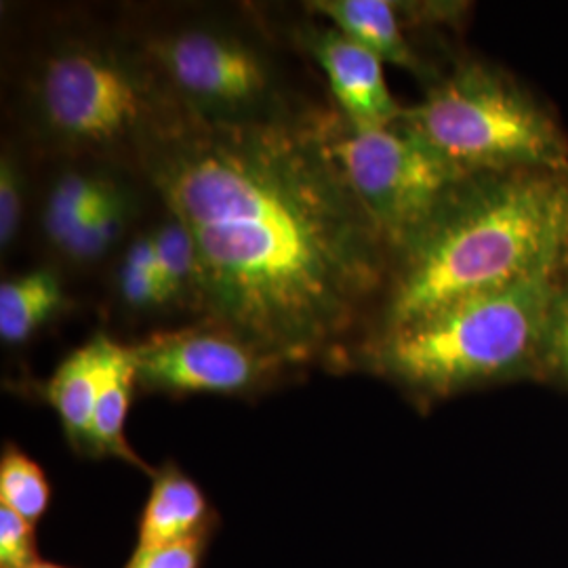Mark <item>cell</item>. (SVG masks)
I'll return each mask as SVG.
<instances>
[{"instance_id":"cell-1","label":"cell","mask_w":568,"mask_h":568,"mask_svg":"<svg viewBox=\"0 0 568 568\" xmlns=\"http://www.w3.org/2000/svg\"><path fill=\"white\" fill-rule=\"evenodd\" d=\"M314 122L187 121L142 178L194 239L201 321L297 373H339L371 331L392 255Z\"/></svg>"},{"instance_id":"cell-2","label":"cell","mask_w":568,"mask_h":568,"mask_svg":"<svg viewBox=\"0 0 568 568\" xmlns=\"http://www.w3.org/2000/svg\"><path fill=\"white\" fill-rule=\"evenodd\" d=\"M11 116L47 161H93L142 175L143 161L190 121L124 11H49L9 58Z\"/></svg>"},{"instance_id":"cell-3","label":"cell","mask_w":568,"mask_h":568,"mask_svg":"<svg viewBox=\"0 0 568 568\" xmlns=\"http://www.w3.org/2000/svg\"><path fill=\"white\" fill-rule=\"evenodd\" d=\"M568 265V169L469 175L392 260L368 335Z\"/></svg>"},{"instance_id":"cell-4","label":"cell","mask_w":568,"mask_h":568,"mask_svg":"<svg viewBox=\"0 0 568 568\" xmlns=\"http://www.w3.org/2000/svg\"><path fill=\"white\" fill-rule=\"evenodd\" d=\"M190 121L220 126L310 122L331 105L286 26L246 4L122 9Z\"/></svg>"},{"instance_id":"cell-5","label":"cell","mask_w":568,"mask_h":568,"mask_svg":"<svg viewBox=\"0 0 568 568\" xmlns=\"http://www.w3.org/2000/svg\"><path fill=\"white\" fill-rule=\"evenodd\" d=\"M560 272L480 293L368 335L352 347L339 373L375 375L415 403L432 405L541 368Z\"/></svg>"},{"instance_id":"cell-6","label":"cell","mask_w":568,"mask_h":568,"mask_svg":"<svg viewBox=\"0 0 568 568\" xmlns=\"http://www.w3.org/2000/svg\"><path fill=\"white\" fill-rule=\"evenodd\" d=\"M400 122L467 175L568 169L567 135L554 114L485 61H457Z\"/></svg>"},{"instance_id":"cell-7","label":"cell","mask_w":568,"mask_h":568,"mask_svg":"<svg viewBox=\"0 0 568 568\" xmlns=\"http://www.w3.org/2000/svg\"><path fill=\"white\" fill-rule=\"evenodd\" d=\"M314 124L392 260L469 178L400 121L384 129H356L331 103Z\"/></svg>"},{"instance_id":"cell-8","label":"cell","mask_w":568,"mask_h":568,"mask_svg":"<svg viewBox=\"0 0 568 568\" xmlns=\"http://www.w3.org/2000/svg\"><path fill=\"white\" fill-rule=\"evenodd\" d=\"M131 349L140 392L169 398H255L297 375L283 361L206 321L152 333Z\"/></svg>"},{"instance_id":"cell-9","label":"cell","mask_w":568,"mask_h":568,"mask_svg":"<svg viewBox=\"0 0 568 568\" xmlns=\"http://www.w3.org/2000/svg\"><path fill=\"white\" fill-rule=\"evenodd\" d=\"M304 13V20L286 23V32L325 77L331 102L345 121L356 129H384L400 121L405 108L387 87L384 61L335 23Z\"/></svg>"},{"instance_id":"cell-10","label":"cell","mask_w":568,"mask_h":568,"mask_svg":"<svg viewBox=\"0 0 568 568\" xmlns=\"http://www.w3.org/2000/svg\"><path fill=\"white\" fill-rule=\"evenodd\" d=\"M305 11L335 23L349 39L361 42L384 63L403 68L406 72L436 81L427 61L415 49L408 28L429 20H447L453 9L443 4H410L394 0H312L304 2Z\"/></svg>"},{"instance_id":"cell-11","label":"cell","mask_w":568,"mask_h":568,"mask_svg":"<svg viewBox=\"0 0 568 568\" xmlns=\"http://www.w3.org/2000/svg\"><path fill=\"white\" fill-rule=\"evenodd\" d=\"M150 478L152 487L138 520L133 551H148L201 535H215L220 514L199 483L190 478L182 467L175 462H164Z\"/></svg>"},{"instance_id":"cell-12","label":"cell","mask_w":568,"mask_h":568,"mask_svg":"<svg viewBox=\"0 0 568 568\" xmlns=\"http://www.w3.org/2000/svg\"><path fill=\"white\" fill-rule=\"evenodd\" d=\"M150 192L140 173L124 171L91 211L58 257V270L91 272L119 257L122 246L140 230L143 194Z\"/></svg>"},{"instance_id":"cell-13","label":"cell","mask_w":568,"mask_h":568,"mask_svg":"<svg viewBox=\"0 0 568 568\" xmlns=\"http://www.w3.org/2000/svg\"><path fill=\"white\" fill-rule=\"evenodd\" d=\"M53 164L49 180L42 185L39 232L47 253L58 260L82 217L129 169L93 161H53Z\"/></svg>"},{"instance_id":"cell-14","label":"cell","mask_w":568,"mask_h":568,"mask_svg":"<svg viewBox=\"0 0 568 568\" xmlns=\"http://www.w3.org/2000/svg\"><path fill=\"white\" fill-rule=\"evenodd\" d=\"M105 339V333H98L79 349L70 352L53 375L39 387L42 400L58 413L65 443L77 455L89 459Z\"/></svg>"},{"instance_id":"cell-15","label":"cell","mask_w":568,"mask_h":568,"mask_svg":"<svg viewBox=\"0 0 568 568\" xmlns=\"http://www.w3.org/2000/svg\"><path fill=\"white\" fill-rule=\"evenodd\" d=\"M138 387V368L131 344H121L108 335L103 349L102 379L93 415V447L91 459H121L126 466L138 467L148 476L150 467L126 440L124 426L133 405Z\"/></svg>"},{"instance_id":"cell-16","label":"cell","mask_w":568,"mask_h":568,"mask_svg":"<svg viewBox=\"0 0 568 568\" xmlns=\"http://www.w3.org/2000/svg\"><path fill=\"white\" fill-rule=\"evenodd\" d=\"M60 270L41 265L0 284V342L4 347L30 344L41 328L68 310Z\"/></svg>"},{"instance_id":"cell-17","label":"cell","mask_w":568,"mask_h":568,"mask_svg":"<svg viewBox=\"0 0 568 568\" xmlns=\"http://www.w3.org/2000/svg\"><path fill=\"white\" fill-rule=\"evenodd\" d=\"M156 281L163 288L169 310L203 316V283L196 244L182 220L161 204V217L150 225Z\"/></svg>"},{"instance_id":"cell-18","label":"cell","mask_w":568,"mask_h":568,"mask_svg":"<svg viewBox=\"0 0 568 568\" xmlns=\"http://www.w3.org/2000/svg\"><path fill=\"white\" fill-rule=\"evenodd\" d=\"M114 297L124 316L148 318L169 310L156 281V255L150 227H140L119 253Z\"/></svg>"},{"instance_id":"cell-19","label":"cell","mask_w":568,"mask_h":568,"mask_svg":"<svg viewBox=\"0 0 568 568\" xmlns=\"http://www.w3.org/2000/svg\"><path fill=\"white\" fill-rule=\"evenodd\" d=\"M51 485L41 464L13 443L0 453V506L13 509L30 525H39L51 506Z\"/></svg>"},{"instance_id":"cell-20","label":"cell","mask_w":568,"mask_h":568,"mask_svg":"<svg viewBox=\"0 0 568 568\" xmlns=\"http://www.w3.org/2000/svg\"><path fill=\"white\" fill-rule=\"evenodd\" d=\"M28 204V173L20 143L2 142L0 152V251L2 257L11 251L21 234Z\"/></svg>"},{"instance_id":"cell-21","label":"cell","mask_w":568,"mask_h":568,"mask_svg":"<svg viewBox=\"0 0 568 568\" xmlns=\"http://www.w3.org/2000/svg\"><path fill=\"white\" fill-rule=\"evenodd\" d=\"M541 368L568 382V265L558 274L549 304Z\"/></svg>"},{"instance_id":"cell-22","label":"cell","mask_w":568,"mask_h":568,"mask_svg":"<svg viewBox=\"0 0 568 568\" xmlns=\"http://www.w3.org/2000/svg\"><path fill=\"white\" fill-rule=\"evenodd\" d=\"M39 560L37 527L0 506V568H30Z\"/></svg>"},{"instance_id":"cell-23","label":"cell","mask_w":568,"mask_h":568,"mask_svg":"<svg viewBox=\"0 0 568 568\" xmlns=\"http://www.w3.org/2000/svg\"><path fill=\"white\" fill-rule=\"evenodd\" d=\"M213 535L192 537L148 551H133L124 568H203Z\"/></svg>"},{"instance_id":"cell-24","label":"cell","mask_w":568,"mask_h":568,"mask_svg":"<svg viewBox=\"0 0 568 568\" xmlns=\"http://www.w3.org/2000/svg\"><path fill=\"white\" fill-rule=\"evenodd\" d=\"M30 568H68V567H63V565H58V562H49V560H39V562H37V565H34V567H30Z\"/></svg>"}]
</instances>
